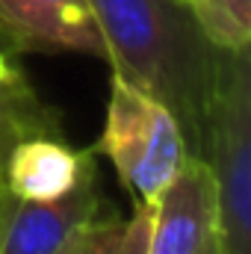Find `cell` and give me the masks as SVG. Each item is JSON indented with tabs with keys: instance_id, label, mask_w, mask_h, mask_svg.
<instances>
[{
	"instance_id": "6",
	"label": "cell",
	"mask_w": 251,
	"mask_h": 254,
	"mask_svg": "<svg viewBox=\"0 0 251 254\" xmlns=\"http://www.w3.org/2000/svg\"><path fill=\"white\" fill-rule=\"evenodd\" d=\"M0 21L21 48H57L104 60V39L89 0H0Z\"/></svg>"
},
{
	"instance_id": "12",
	"label": "cell",
	"mask_w": 251,
	"mask_h": 254,
	"mask_svg": "<svg viewBox=\"0 0 251 254\" xmlns=\"http://www.w3.org/2000/svg\"><path fill=\"white\" fill-rule=\"evenodd\" d=\"M30 133H36V130L27 127L21 119L0 113V163H3V157H6V151H9L21 136H30Z\"/></svg>"
},
{
	"instance_id": "14",
	"label": "cell",
	"mask_w": 251,
	"mask_h": 254,
	"mask_svg": "<svg viewBox=\"0 0 251 254\" xmlns=\"http://www.w3.org/2000/svg\"><path fill=\"white\" fill-rule=\"evenodd\" d=\"M3 166V163H0ZM3 198H6V184H3V169H0V204H3Z\"/></svg>"
},
{
	"instance_id": "11",
	"label": "cell",
	"mask_w": 251,
	"mask_h": 254,
	"mask_svg": "<svg viewBox=\"0 0 251 254\" xmlns=\"http://www.w3.org/2000/svg\"><path fill=\"white\" fill-rule=\"evenodd\" d=\"M148 228H151V204H136L133 216L127 219L122 254H148Z\"/></svg>"
},
{
	"instance_id": "5",
	"label": "cell",
	"mask_w": 251,
	"mask_h": 254,
	"mask_svg": "<svg viewBox=\"0 0 251 254\" xmlns=\"http://www.w3.org/2000/svg\"><path fill=\"white\" fill-rule=\"evenodd\" d=\"M101 213L95 169L60 198L30 201L6 192L0 204V254H63L80 225Z\"/></svg>"
},
{
	"instance_id": "9",
	"label": "cell",
	"mask_w": 251,
	"mask_h": 254,
	"mask_svg": "<svg viewBox=\"0 0 251 254\" xmlns=\"http://www.w3.org/2000/svg\"><path fill=\"white\" fill-rule=\"evenodd\" d=\"M12 54L0 51V113L21 119L27 127H33L36 133H54V127L45 122L42 104L33 95V89L27 86L24 74L15 68V63L9 60Z\"/></svg>"
},
{
	"instance_id": "16",
	"label": "cell",
	"mask_w": 251,
	"mask_h": 254,
	"mask_svg": "<svg viewBox=\"0 0 251 254\" xmlns=\"http://www.w3.org/2000/svg\"><path fill=\"white\" fill-rule=\"evenodd\" d=\"M184 3H187V0H184Z\"/></svg>"
},
{
	"instance_id": "3",
	"label": "cell",
	"mask_w": 251,
	"mask_h": 254,
	"mask_svg": "<svg viewBox=\"0 0 251 254\" xmlns=\"http://www.w3.org/2000/svg\"><path fill=\"white\" fill-rule=\"evenodd\" d=\"M101 151L110 157L119 181L139 204H154L189 154L187 136L175 113L113 74L110 101L101 130Z\"/></svg>"
},
{
	"instance_id": "1",
	"label": "cell",
	"mask_w": 251,
	"mask_h": 254,
	"mask_svg": "<svg viewBox=\"0 0 251 254\" xmlns=\"http://www.w3.org/2000/svg\"><path fill=\"white\" fill-rule=\"evenodd\" d=\"M113 74L163 101L192 148L213 86V48L184 0H89Z\"/></svg>"
},
{
	"instance_id": "8",
	"label": "cell",
	"mask_w": 251,
	"mask_h": 254,
	"mask_svg": "<svg viewBox=\"0 0 251 254\" xmlns=\"http://www.w3.org/2000/svg\"><path fill=\"white\" fill-rule=\"evenodd\" d=\"M204 39L222 51H249L251 0H187Z\"/></svg>"
},
{
	"instance_id": "15",
	"label": "cell",
	"mask_w": 251,
	"mask_h": 254,
	"mask_svg": "<svg viewBox=\"0 0 251 254\" xmlns=\"http://www.w3.org/2000/svg\"><path fill=\"white\" fill-rule=\"evenodd\" d=\"M204 254H219V246L213 243V246H210V249H207V252H204Z\"/></svg>"
},
{
	"instance_id": "7",
	"label": "cell",
	"mask_w": 251,
	"mask_h": 254,
	"mask_svg": "<svg viewBox=\"0 0 251 254\" xmlns=\"http://www.w3.org/2000/svg\"><path fill=\"white\" fill-rule=\"evenodd\" d=\"M3 184L15 198L51 201L71 192L95 166L54 133L21 136L3 157Z\"/></svg>"
},
{
	"instance_id": "4",
	"label": "cell",
	"mask_w": 251,
	"mask_h": 254,
	"mask_svg": "<svg viewBox=\"0 0 251 254\" xmlns=\"http://www.w3.org/2000/svg\"><path fill=\"white\" fill-rule=\"evenodd\" d=\"M219 201L204 157L187 154L175 178L151 204L148 254H204L216 243Z\"/></svg>"
},
{
	"instance_id": "13",
	"label": "cell",
	"mask_w": 251,
	"mask_h": 254,
	"mask_svg": "<svg viewBox=\"0 0 251 254\" xmlns=\"http://www.w3.org/2000/svg\"><path fill=\"white\" fill-rule=\"evenodd\" d=\"M0 51H6V54H12V57H15L18 51H24V48H21V42L9 33V27H6L3 21H0Z\"/></svg>"
},
{
	"instance_id": "10",
	"label": "cell",
	"mask_w": 251,
	"mask_h": 254,
	"mask_svg": "<svg viewBox=\"0 0 251 254\" xmlns=\"http://www.w3.org/2000/svg\"><path fill=\"white\" fill-rule=\"evenodd\" d=\"M127 219L119 216H95L86 225L74 231V237L65 243L63 254H122Z\"/></svg>"
},
{
	"instance_id": "2",
	"label": "cell",
	"mask_w": 251,
	"mask_h": 254,
	"mask_svg": "<svg viewBox=\"0 0 251 254\" xmlns=\"http://www.w3.org/2000/svg\"><path fill=\"white\" fill-rule=\"evenodd\" d=\"M207 160L216 201L219 254H251V71L249 51H219L213 86L189 148Z\"/></svg>"
}]
</instances>
